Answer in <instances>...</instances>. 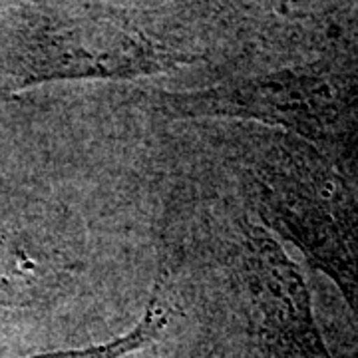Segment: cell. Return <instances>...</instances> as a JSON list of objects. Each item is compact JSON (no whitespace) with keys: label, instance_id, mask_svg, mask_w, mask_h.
<instances>
[{"label":"cell","instance_id":"cell-1","mask_svg":"<svg viewBox=\"0 0 358 358\" xmlns=\"http://www.w3.org/2000/svg\"><path fill=\"white\" fill-rule=\"evenodd\" d=\"M241 273L259 345L273 358H333L313 315L307 281L265 227H241Z\"/></svg>","mask_w":358,"mask_h":358},{"label":"cell","instance_id":"cell-2","mask_svg":"<svg viewBox=\"0 0 358 358\" xmlns=\"http://www.w3.org/2000/svg\"><path fill=\"white\" fill-rule=\"evenodd\" d=\"M176 115H235L281 126L315 143H333L341 128V108L324 84L308 80H271L251 86L211 90L169 100Z\"/></svg>","mask_w":358,"mask_h":358},{"label":"cell","instance_id":"cell-3","mask_svg":"<svg viewBox=\"0 0 358 358\" xmlns=\"http://www.w3.org/2000/svg\"><path fill=\"white\" fill-rule=\"evenodd\" d=\"M261 215L338 287L358 319V239L322 199L282 179L261 181Z\"/></svg>","mask_w":358,"mask_h":358},{"label":"cell","instance_id":"cell-4","mask_svg":"<svg viewBox=\"0 0 358 358\" xmlns=\"http://www.w3.org/2000/svg\"><path fill=\"white\" fill-rule=\"evenodd\" d=\"M82 263L74 249L50 239L0 235V305L50 303L74 285Z\"/></svg>","mask_w":358,"mask_h":358},{"label":"cell","instance_id":"cell-5","mask_svg":"<svg viewBox=\"0 0 358 358\" xmlns=\"http://www.w3.org/2000/svg\"><path fill=\"white\" fill-rule=\"evenodd\" d=\"M167 324H169V305H167L162 291H155L143 310V315L136 322V327L129 329L126 334L112 338L110 343H102V345L56 350V352L36 355L30 358H124L128 357L129 352L141 350L157 341L159 334L167 329Z\"/></svg>","mask_w":358,"mask_h":358}]
</instances>
